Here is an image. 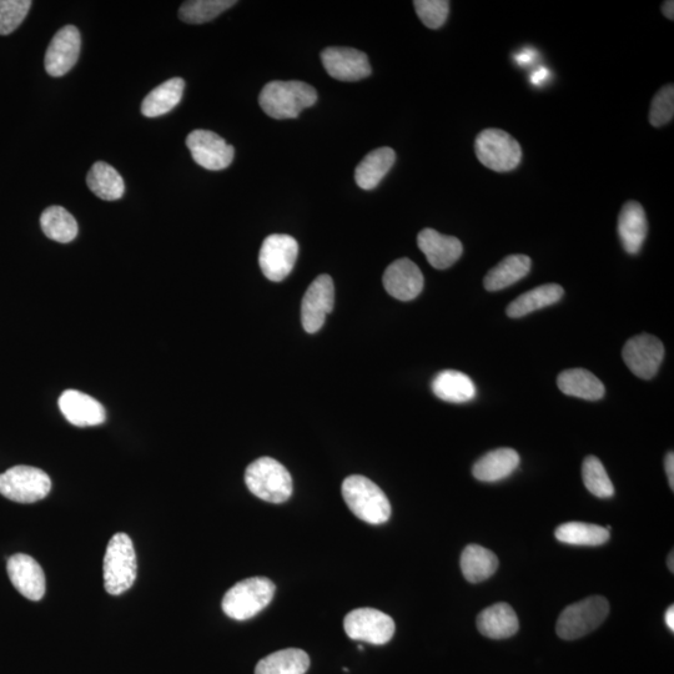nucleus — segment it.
<instances>
[{
    "label": "nucleus",
    "mask_w": 674,
    "mask_h": 674,
    "mask_svg": "<svg viewBox=\"0 0 674 674\" xmlns=\"http://www.w3.org/2000/svg\"><path fill=\"white\" fill-rule=\"evenodd\" d=\"M318 102V93L304 82H271L261 90L259 103L265 114L274 119L298 118L304 109Z\"/></svg>",
    "instance_id": "f257e3e1"
},
{
    "label": "nucleus",
    "mask_w": 674,
    "mask_h": 674,
    "mask_svg": "<svg viewBox=\"0 0 674 674\" xmlns=\"http://www.w3.org/2000/svg\"><path fill=\"white\" fill-rule=\"evenodd\" d=\"M342 497L352 513L370 525L389 521L391 505L385 492L365 476L352 475L342 482Z\"/></svg>",
    "instance_id": "f03ea898"
},
{
    "label": "nucleus",
    "mask_w": 674,
    "mask_h": 674,
    "mask_svg": "<svg viewBox=\"0 0 674 674\" xmlns=\"http://www.w3.org/2000/svg\"><path fill=\"white\" fill-rule=\"evenodd\" d=\"M137 553L127 533H117L110 540L104 556V587L112 596L123 595L137 580Z\"/></svg>",
    "instance_id": "7ed1b4c3"
},
{
    "label": "nucleus",
    "mask_w": 674,
    "mask_h": 674,
    "mask_svg": "<svg viewBox=\"0 0 674 674\" xmlns=\"http://www.w3.org/2000/svg\"><path fill=\"white\" fill-rule=\"evenodd\" d=\"M245 484L251 494L270 504H283L293 495L290 472L271 457H261L248 466Z\"/></svg>",
    "instance_id": "20e7f679"
},
{
    "label": "nucleus",
    "mask_w": 674,
    "mask_h": 674,
    "mask_svg": "<svg viewBox=\"0 0 674 674\" xmlns=\"http://www.w3.org/2000/svg\"><path fill=\"white\" fill-rule=\"evenodd\" d=\"M276 587L269 578L251 577L236 583L225 593L223 611L236 621H246L255 617L273 601Z\"/></svg>",
    "instance_id": "39448f33"
},
{
    "label": "nucleus",
    "mask_w": 674,
    "mask_h": 674,
    "mask_svg": "<svg viewBox=\"0 0 674 674\" xmlns=\"http://www.w3.org/2000/svg\"><path fill=\"white\" fill-rule=\"evenodd\" d=\"M610 613V603L602 596H592L565 608L558 617L557 635L575 641L600 627Z\"/></svg>",
    "instance_id": "423d86ee"
},
{
    "label": "nucleus",
    "mask_w": 674,
    "mask_h": 674,
    "mask_svg": "<svg viewBox=\"0 0 674 674\" xmlns=\"http://www.w3.org/2000/svg\"><path fill=\"white\" fill-rule=\"evenodd\" d=\"M475 152L479 162L496 173L515 170L522 160L521 145L501 129H486L477 135Z\"/></svg>",
    "instance_id": "0eeeda50"
},
{
    "label": "nucleus",
    "mask_w": 674,
    "mask_h": 674,
    "mask_svg": "<svg viewBox=\"0 0 674 674\" xmlns=\"http://www.w3.org/2000/svg\"><path fill=\"white\" fill-rule=\"evenodd\" d=\"M52 481L43 470L32 466H15L0 475V495L18 504H34L45 499Z\"/></svg>",
    "instance_id": "6e6552de"
},
{
    "label": "nucleus",
    "mask_w": 674,
    "mask_h": 674,
    "mask_svg": "<svg viewBox=\"0 0 674 674\" xmlns=\"http://www.w3.org/2000/svg\"><path fill=\"white\" fill-rule=\"evenodd\" d=\"M346 635L354 641L382 646L395 635V622L386 613L375 608H357L345 617Z\"/></svg>",
    "instance_id": "1a4fd4ad"
},
{
    "label": "nucleus",
    "mask_w": 674,
    "mask_h": 674,
    "mask_svg": "<svg viewBox=\"0 0 674 674\" xmlns=\"http://www.w3.org/2000/svg\"><path fill=\"white\" fill-rule=\"evenodd\" d=\"M299 244L293 236L273 234L261 245L259 263L266 279L280 283L288 278L298 260Z\"/></svg>",
    "instance_id": "9d476101"
},
{
    "label": "nucleus",
    "mask_w": 674,
    "mask_h": 674,
    "mask_svg": "<svg viewBox=\"0 0 674 674\" xmlns=\"http://www.w3.org/2000/svg\"><path fill=\"white\" fill-rule=\"evenodd\" d=\"M628 369L640 379L650 380L657 375L665 357V346L656 336L642 334L632 337L622 350Z\"/></svg>",
    "instance_id": "9b49d317"
},
{
    "label": "nucleus",
    "mask_w": 674,
    "mask_h": 674,
    "mask_svg": "<svg viewBox=\"0 0 674 674\" xmlns=\"http://www.w3.org/2000/svg\"><path fill=\"white\" fill-rule=\"evenodd\" d=\"M335 304V286L331 276H318L309 286L301 303V323L306 333L315 334L323 328Z\"/></svg>",
    "instance_id": "f8f14e48"
},
{
    "label": "nucleus",
    "mask_w": 674,
    "mask_h": 674,
    "mask_svg": "<svg viewBox=\"0 0 674 674\" xmlns=\"http://www.w3.org/2000/svg\"><path fill=\"white\" fill-rule=\"evenodd\" d=\"M194 162L208 170H224L233 163L235 150L218 134L209 130H194L186 138Z\"/></svg>",
    "instance_id": "ddd939ff"
},
{
    "label": "nucleus",
    "mask_w": 674,
    "mask_h": 674,
    "mask_svg": "<svg viewBox=\"0 0 674 674\" xmlns=\"http://www.w3.org/2000/svg\"><path fill=\"white\" fill-rule=\"evenodd\" d=\"M82 37L74 25H65L54 35L45 53V70L52 77H63L77 64Z\"/></svg>",
    "instance_id": "4468645a"
},
{
    "label": "nucleus",
    "mask_w": 674,
    "mask_h": 674,
    "mask_svg": "<svg viewBox=\"0 0 674 674\" xmlns=\"http://www.w3.org/2000/svg\"><path fill=\"white\" fill-rule=\"evenodd\" d=\"M321 60L330 77L341 82H357L371 74L369 59L354 48L331 47L321 53Z\"/></svg>",
    "instance_id": "2eb2a0df"
},
{
    "label": "nucleus",
    "mask_w": 674,
    "mask_h": 674,
    "mask_svg": "<svg viewBox=\"0 0 674 674\" xmlns=\"http://www.w3.org/2000/svg\"><path fill=\"white\" fill-rule=\"evenodd\" d=\"M10 582L20 595L30 601H40L47 590V581L42 566L33 557L17 553L7 563Z\"/></svg>",
    "instance_id": "dca6fc26"
},
{
    "label": "nucleus",
    "mask_w": 674,
    "mask_h": 674,
    "mask_svg": "<svg viewBox=\"0 0 674 674\" xmlns=\"http://www.w3.org/2000/svg\"><path fill=\"white\" fill-rule=\"evenodd\" d=\"M384 288L392 298L411 301L424 289V275L419 266L410 259H399L387 266L384 274Z\"/></svg>",
    "instance_id": "f3484780"
},
{
    "label": "nucleus",
    "mask_w": 674,
    "mask_h": 674,
    "mask_svg": "<svg viewBox=\"0 0 674 674\" xmlns=\"http://www.w3.org/2000/svg\"><path fill=\"white\" fill-rule=\"evenodd\" d=\"M417 245L432 268H451L464 253V246L455 236L442 235L434 229H424L417 235Z\"/></svg>",
    "instance_id": "a211bd4d"
},
{
    "label": "nucleus",
    "mask_w": 674,
    "mask_h": 674,
    "mask_svg": "<svg viewBox=\"0 0 674 674\" xmlns=\"http://www.w3.org/2000/svg\"><path fill=\"white\" fill-rule=\"evenodd\" d=\"M59 409L70 424L78 427L98 426L107 420L105 409L92 396L77 390L63 392Z\"/></svg>",
    "instance_id": "6ab92c4d"
},
{
    "label": "nucleus",
    "mask_w": 674,
    "mask_h": 674,
    "mask_svg": "<svg viewBox=\"0 0 674 674\" xmlns=\"http://www.w3.org/2000/svg\"><path fill=\"white\" fill-rule=\"evenodd\" d=\"M648 234L646 211L637 201H627L618 215V235L626 253H640Z\"/></svg>",
    "instance_id": "aec40b11"
},
{
    "label": "nucleus",
    "mask_w": 674,
    "mask_h": 674,
    "mask_svg": "<svg viewBox=\"0 0 674 674\" xmlns=\"http://www.w3.org/2000/svg\"><path fill=\"white\" fill-rule=\"evenodd\" d=\"M477 628L481 635L491 640H505L516 635L520 622L510 605L496 603L480 613L477 617Z\"/></svg>",
    "instance_id": "412c9836"
},
{
    "label": "nucleus",
    "mask_w": 674,
    "mask_h": 674,
    "mask_svg": "<svg viewBox=\"0 0 674 674\" xmlns=\"http://www.w3.org/2000/svg\"><path fill=\"white\" fill-rule=\"evenodd\" d=\"M520 455L513 449H497L482 456L474 465L472 474L482 482H497L507 479L520 466Z\"/></svg>",
    "instance_id": "4be33fe9"
},
{
    "label": "nucleus",
    "mask_w": 674,
    "mask_h": 674,
    "mask_svg": "<svg viewBox=\"0 0 674 674\" xmlns=\"http://www.w3.org/2000/svg\"><path fill=\"white\" fill-rule=\"evenodd\" d=\"M432 391L439 399L451 404H465L476 397V386L464 372L446 370L432 381Z\"/></svg>",
    "instance_id": "5701e85b"
},
{
    "label": "nucleus",
    "mask_w": 674,
    "mask_h": 674,
    "mask_svg": "<svg viewBox=\"0 0 674 674\" xmlns=\"http://www.w3.org/2000/svg\"><path fill=\"white\" fill-rule=\"evenodd\" d=\"M557 386L563 394L578 397V399L597 401L606 394L605 385L585 369H570L558 375Z\"/></svg>",
    "instance_id": "b1692460"
},
{
    "label": "nucleus",
    "mask_w": 674,
    "mask_h": 674,
    "mask_svg": "<svg viewBox=\"0 0 674 674\" xmlns=\"http://www.w3.org/2000/svg\"><path fill=\"white\" fill-rule=\"evenodd\" d=\"M396 153L391 148H379L366 155L355 170L356 184L364 190L375 189L394 167Z\"/></svg>",
    "instance_id": "393cba45"
},
{
    "label": "nucleus",
    "mask_w": 674,
    "mask_h": 674,
    "mask_svg": "<svg viewBox=\"0 0 674 674\" xmlns=\"http://www.w3.org/2000/svg\"><path fill=\"white\" fill-rule=\"evenodd\" d=\"M563 295H565V290H563L561 285L545 284L537 286V288L527 291V293L513 300L507 306L506 313L513 319L523 318V316L558 303L563 298Z\"/></svg>",
    "instance_id": "a878e982"
},
{
    "label": "nucleus",
    "mask_w": 674,
    "mask_h": 674,
    "mask_svg": "<svg viewBox=\"0 0 674 674\" xmlns=\"http://www.w3.org/2000/svg\"><path fill=\"white\" fill-rule=\"evenodd\" d=\"M532 261L527 255H508L485 276L487 291H500L526 278L531 271Z\"/></svg>",
    "instance_id": "bb28decb"
},
{
    "label": "nucleus",
    "mask_w": 674,
    "mask_h": 674,
    "mask_svg": "<svg viewBox=\"0 0 674 674\" xmlns=\"http://www.w3.org/2000/svg\"><path fill=\"white\" fill-rule=\"evenodd\" d=\"M185 82L181 78L169 79L150 92L143 100L142 113L148 118L168 114L183 98Z\"/></svg>",
    "instance_id": "cd10ccee"
},
{
    "label": "nucleus",
    "mask_w": 674,
    "mask_h": 674,
    "mask_svg": "<svg viewBox=\"0 0 674 674\" xmlns=\"http://www.w3.org/2000/svg\"><path fill=\"white\" fill-rule=\"evenodd\" d=\"M497 568H499V558L485 547L470 545L462 552L461 571L466 580L471 583L489 580Z\"/></svg>",
    "instance_id": "c85d7f7f"
},
{
    "label": "nucleus",
    "mask_w": 674,
    "mask_h": 674,
    "mask_svg": "<svg viewBox=\"0 0 674 674\" xmlns=\"http://www.w3.org/2000/svg\"><path fill=\"white\" fill-rule=\"evenodd\" d=\"M310 667L308 653L298 648H286L263 658L255 674H305Z\"/></svg>",
    "instance_id": "c756f323"
},
{
    "label": "nucleus",
    "mask_w": 674,
    "mask_h": 674,
    "mask_svg": "<svg viewBox=\"0 0 674 674\" xmlns=\"http://www.w3.org/2000/svg\"><path fill=\"white\" fill-rule=\"evenodd\" d=\"M40 225L45 236L60 244L72 243L78 235V223L62 206H50L40 216Z\"/></svg>",
    "instance_id": "7c9ffc66"
},
{
    "label": "nucleus",
    "mask_w": 674,
    "mask_h": 674,
    "mask_svg": "<svg viewBox=\"0 0 674 674\" xmlns=\"http://www.w3.org/2000/svg\"><path fill=\"white\" fill-rule=\"evenodd\" d=\"M87 183L89 189L103 200H119L125 193L122 175L107 163H95L88 173Z\"/></svg>",
    "instance_id": "2f4dec72"
},
{
    "label": "nucleus",
    "mask_w": 674,
    "mask_h": 674,
    "mask_svg": "<svg viewBox=\"0 0 674 674\" xmlns=\"http://www.w3.org/2000/svg\"><path fill=\"white\" fill-rule=\"evenodd\" d=\"M556 538L573 546H601L610 540V531L592 523L568 522L557 527Z\"/></svg>",
    "instance_id": "473e14b6"
},
{
    "label": "nucleus",
    "mask_w": 674,
    "mask_h": 674,
    "mask_svg": "<svg viewBox=\"0 0 674 674\" xmlns=\"http://www.w3.org/2000/svg\"><path fill=\"white\" fill-rule=\"evenodd\" d=\"M235 4V0H193L181 5L179 18L188 24L208 23Z\"/></svg>",
    "instance_id": "72a5a7b5"
},
{
    "label": "nucleus",
    "mask_w": 674,
    "mask_h": 674,
    "mask_svg": "<svg viewBox=\"0 0 674 674\" xmlns=\"http://www.w3.org/2000/svg\"><path fill=\"white\" fill-rule=\"evenodd\" d=\"M582 479L586 489L593 496L600 497V499H610L615 495V487H613L605 466L595 456H587L583 461Z\"/></svg>",
    "instance_id": "f704fd0d"
},
{
    "label": "nucleus",
    "mask_w": 674,
    "mask_h": 674,
    "mask_svg": "<svg viewBox=\"0 0 674 674\" xmlns=\"http://www.w3.org/2000/svg\"><path fill=\"white\" fill-rule=\"evenodd\" d=\"M29 0H0V35L13 33L27 18Z\"/></svg>",
    "instance_id": "c9c22d12"
},
{
    "label": "nucleus",
    "mask_w": 674,
    "mask_h": 674,
    "mask_svg": "<svg viewBox=\"0 0 674 674\" xmlns=\"http://www.w3.org/2000/svg\"><path fill=\"white\" fill-rule=\"evenodd\" d=\"M414 7L421 22L430 29L441 28L450 13V3L446 0H415Z\"/></svg>",
    "instance_id": "e433bc0d"
},
{
    "label": "nucleus",
    "mask_w": 674,
    "mask_h": 674,
    "mask_svg": "<svg viewBox=\"0 0 674 674\" xmlns=\"http://www.w3.org/2000/svg\"><path fill=\"white\" fill-rule=\"evenodd\" d=\"M674 117V87L666 85L652 100L650 110V123L655 128L663 127L671 122Z\"/></svg>",
    "instance_id": "4c0bfd02"
},
{
    "label": "nucleus",
    "mask_w": 674,
    "mask_h": 674,
    "mask_svg": "<svg viewBox=\"0 0 674 674\" xmlns=\"http://www.w3.org/2000/svg\"><path fill=\"white\" fill-rule=\"evenodd\" d=\"M666 474L668 477V484H670L672 491L674 490V455L673 452L666 457L665 462Z\"/></svg>",
    "instance_id": "58836bf2"
},
{
    "label": "nucleus",
    "mask_w": 674,
    "mask_h": 674,
    "mask_svg": "<svg viewBox=\"0 0 674 674\" xmlns=\"http://www.w3.org/2000/svg\"><path fill=\"white\" fill-rule=\"evenodd\" d=\"M662 12L665 14L667 19H674V2L672 0H667V2L662 5Z\"/></svg>",
    "instance_id": "ea45409f"
},
{
    "label": "nucleus",
    "mask_w": 674,
    "mask_h": 674,
    "mask_svg": "<svg viewBox=\"0 0 674 674\" xmlns=\"http://www.w3.org/2000/svg\"><path fill=\"white\" fill-rule=\"evenodd\" d=\"M547 75L548 72L546 69L537 70V72L532 75L531 82L536 85L541 84L542 80L545 79Z\"/></svg>",
    "instance_id": "a19ab883"
},
{
    "label": "nucleus",
    "mask_w": 674,
    "mask_h": 674,
    "mask_svg": "<svg viewBox=\"0 0 674 674\" xmlns=\"http://www.w3.org/2000/svg\"><path fill=\"white\" fill-rule=\"evenodd\" d=\"M666 625L672 632H674V607L668 608L665 617Z\"/></svg>",
    "instance_id": "79ce46f5"
},
{
    "label": "nucleus",
    "mask_w": 674,
    "mask_h": 674,
    "mask_svg": "<svg viewBox=\"0 0 674 674\" xmlns=\"http://www.w3.org/2000/svg\"><path fill=\"white\" fill-rule=\"evenodd\" d=\"M528 62H531V54L526 53L518 55V63L526 64Z\"/></svg>",
    "instance_id": "37998d69"
},
{
    "label": "nucleus",
    "mask_w": 674,
    "mask_h": 674,
    "mask_svg": "<svg viewBox=\"0 0 674 674\" xmlns=\"http://www.w3.org/2000/svg\"><path fill=\"white\" fill-rule=\"evenodd\" d=\"M668 568H670L671 572H674V556H673V551L671 552V555L668 556Z\"/></svg>",
    "instance_id": "c03bdc74"
}]
</instances>
